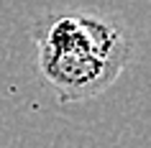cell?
<instances>
[{"label": "cell", "instance_id": "6da1fadb", "mask_svg": "<svg viewBox=\"0 0 151 148\" xmlns=\"http://www.w3.org/2000/svg\"><path fill=\"white\" fill-rule=\"evenodd\" d=\"M39 69L59 102H85L105 92L126 69L133 46L113 16H62L33 33Z\"/></svg>", "mask_w": 151, "mask_h": 148}]
</instances>
